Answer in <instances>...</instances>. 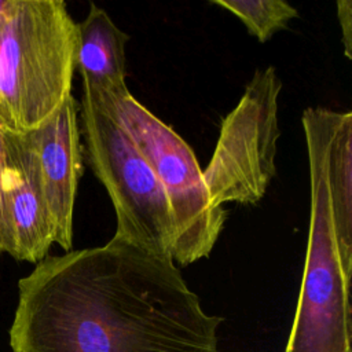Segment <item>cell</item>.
Returning a JSON list of instances; mask_svg holds the SVG:
<instances>
[{
  "instance_id": "cell-12",
  "label": "cell",
  "mask_w": 352,
  "mask_h": 352,
  "mask_svg": "<svg viewBox=\"0 0 352 352\" xmlns=\"http://www.w3.org/2000/svg\"><path fill=\"white\" fill-rule=\"evenodd\" d=\"M337 18L341 28V40L344 44V54L348 59L352 58V1H337Z\"/></svg>"
},
{
  "instance_id": "cell-13",
  "label": "cell",
  "mask_w": 352,
  "mask_h": 352,
  "mask_svg": "<svg viewBox=\"0 0 352 352\" xmlns=\"http://www.w3.org/2000/svg\"><path fill=\"white\" fill-rule=\"evenodd\" d=\"M8 6H10V0H0V28L3 25V21H4L6 15H7Z\"/></svg>"
},
{
  "instance_id": "cell-5",
  "label": "cell",
  "mask_w": 352,
  "mask_h": 352,
  "mask_svg": "<svg viewBox=\"0 0 352 352\" xmlns=\"http://www.w3.org/2000/svg\"><path fill=\"white\" fill-rule=\"evenodd\" d=\"M282 81L274 66L257 69L238 104L223 118L212 158L202 169L213 206L260 202L276 175Z\"/></svg>"
},
{
  "instance_id": "cell-10",
  "label": "cell",
  "mask_w": 352,
  "mask_h": 352,
  "mask_svg": "<svg viewBox=\"0 0 352 352\" xmlns=\"http://www.w3.org/2000/svg\"><path fill=\"white\" fill-rule=\"evenodd\" d=\"M210 4L236 15L260 43H267L298 16L297 8L282 0H210Z\"/></svg>"
},
{
  "instance_id": "cell-6",
  "label": "cell",
  "mask_w": 352,
  "mask_h": 352,
  "mask_svg": "<svg viewBox=\"0 0 352 352\" xmlns=\"http://www.w3.org/2000/svg\"><path fill=\"white\" fill-rule=\"evenodd\" d=\"M351 276L333 241L318 238L307 243L285 352H351Z\"/></svg>"
},
{
  "instance_id": "cell-9",
  "label": "cell",
  "mask_w": 352,
  "mask_h": 352,
  "mask_svg": "<svg viewBox=\"0 0 352 352\" xmlns=\"http://www.w3.org/2000/svg\"><path fill=\"white\" fill-rule=\"evenodd\" d=\"M129 36L96 4L77 23L76 70L82 80V96L111 99L126 94L125 47Z\"/></svg>"
},
{
  "instance_id": "cell-3",
  "label": "cell",
  "mask_w": 352,
  "mask_h": 352,
  "mask_svg": "<svg viewBox=\"0 0 352 352\" xmlns=\"http://www.w3.org/2000/svg\"><path fill=\"white\" fill-rule=\"evenodd\" d=\"M80 113L89 166L114 206V236L172 258L175 220L154 170L109 106L81 98Z\"/></svg>"
},
{
  "instance_id": "cell-4",
  "label": "cell",
  "mask_w": 352,
  "mask_h": 352,
  "mask_svg": "<svg viewBox=\"0 0 352 352\" xmlns=\"http://www.w3.org/2000/svg\"><path fill=\"white\" fill-rule=\"evenodd\" d=\"M82 98L116 113L154 170L175 220L173 263L186 267L208 257L224 228L227 210L212 205L202 169L188 143L129 91L111 99Z\"/></svg>"
},
{
  "instance_id": "cell-11",
  "label": "cell",
  "mask_w": 352,
  "mask_h": 352,
  "mask_svg": "<svg viewBox=\"0 0 352 352\" xmlns=\"http://www.w3.org/2000/svg\"><path fill=\"white\" fill-rule=\"evenodd\" d=\"M6 154H4V122L0 117V254L6 253L12 257L14 242L10 224V214L7 206V195L4 186Z\"/></svg>"
},
{
  "instance_id": "cell-1",
  "label": "cell",
  "mask_w": 352,
  "mask_h": 352,
  "mask_svg": "<svg viewBox=\"0 0 352 352\" xmlns=\"http://www.w3.org/2000/svg\"><path fill=\"white\" fill-rule=\"evenodd\" d=\"M223 319L204 311L170 257L113 236L47 256L18 280L11 352H219Z\"/></svg>"
},
{
  "instance_id": "cell-2",
  "label": "cell",
  "mask_w": 352,
  "mask_h": 352,
  "mask_svg": "<svg viewBox=\"0 0 352 352\" xmlns=\"http://www.w3.org/2000/svg\"><path fill=\"white\" fill-rule=\"evenodd\" d=\"M77 22L62 0H10L0 28V117L26 133L72 95Z\"/></svg>"
},
{
  "instance_id": "cell-7",
  "label": "cell",
  "mask_w": 352,
  "mask_h": 352,
  "mask_svg": "<svg viewBox=\"0 0 352 352\" xmlns=\"http://www.w3.org/2000/svg\"><path fill=\"white\" fill-rule=\"evenodd\" d=\"M37 154L47 206L54 224L55 243L65 252L73 246V217L82 150L77 102L70 95L40 128L28 132Z\"/></svg>"
},
{
  "instance_id": "cell-8",
  "label": "cell",
  "mask_w": 352,
  "mask_h": 352,
  "mask_svg": "<svg viewBox=\"0 0 352 352\" xmlns=\"http://www.w3.org/2000/svg\"><path fill=\"white\" fill-rule=\"evenodd\" d=\"M4 186L14 242L12 257L37 264L55 243L40 165L29 133L4 125Z\"/></svg>"
}]
</instances>
